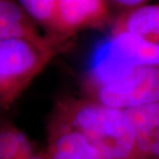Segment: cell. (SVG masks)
<instances>
[{"label":"cell","instance_id":"5","mask_svg":"<svg viewBox=\"0 0 159 159\" xmlns=\"http://www.w3.org/2000/svg\"><path fill=\"white\" fill-rule=\"evenodd\" d=\"M109 17V5L101 0H57L54 31L69 36L87 28L100 27Z\"/></svg>","mask_w":159,"mask_h":159},{"label":"cell","instance_id":"7","mask_svg":"<svg viewBox=\"0 0 159 159\" xmlns=\"http://www.w3.org/2000/svg\"><path fill=\"white\" fill-rule=\"evenodd\" d=\"M47 159H110L102 155L84 134L59 116L52 121Z\"/></svg>","mask_w":159,"mask_h":159},{"label":"cell","instance_id":"10","mask_svg":"<svg viewBox=\"0 0 159 159\" xmlns=\"http://www.w3.org/2000/svg\"><path fill=\"white\" fill-rule=\"evenodd\" d=\"M34 155L28 139L15 126L0 125V159H30Z\"/></svg>","mask_w":159,"mask_h":159},{"label":"cell","instance_id":"2","mask_svg":"<svg viewBox=\"0 0 159 159\" xmlns=\"http://www.w3.org/2000/svg\"><path fill=\"white\" fill-rule=\"evenodd\" d=\"M56 54L55 44L0 39V107H9Z\"/></svg>","mask_w":159,"mask_h":159},{"label":"cell","instance_id":"6","mask_svg":"<svg viewBox=\"0 0 159 159\" xmlns=\"http://www.w3.org/2000/svg\"><path fill=\"white\" fill-rule=\"evenodd\" d=\"M138 66L116 41L109 36L96 48L92 56L86 79V89L90 90L117 81Z\"/></svg>","mask_w":159,"mask_h":159},{"label":"cell","instance_id":"4","mask_svg":"<svg viewBox=\"0 0 159 159\" xmlns=\"http://www.w3.org/2000/svg\"><path fill=\"white\" fill-rule=\"evenodd\" d=\"M87 92L88 99L123 111L159 103V66H138L125 77Z\"/></svg>","mask_w":159,"mask_h":159},{"label":"cell","instance_id":"13","mask_svg":"<svg viewBox=\"0 0 159 159\" xmlns=\"http://www.w3.org/2000/svg\"><path fill=\"white\" fill-rule=\"evenodd\" d=\"M30 159H47V158H46V154H35L34 153V155Z\"/></svg>","mask_w":159,"mask_h":159},{"label":"cell","instance_id":"1","mask_svg":"<svg viewBox=\"0 0 159 159\" xmlns=\"http://www.w3.org/2000/svg\"><path fill=\"white\" fill-rule=\"evenodd\" d=\"M110 159H141L134 129L125 111L90 99H69L56 114Z\"/></svg>","mask_w":159,"mask_h":159},{"label":"cell","instance_id":"11","mask_svg":"<svg viewBox=\"0 0 159 159\" xmlns=\"http://www.w3.org/2000/svg\"><path fill=\"white\" fill-rule=\"evenodd\" d=\"M19 4L32 21L39 22L54 31L57 14V0H22Z\"/></svg>","mask_w":159,"mask_h":159},{"label":"cell","instance_id":"12","mask_svg":"<svg viewBox=\"0 0 159 159\" xmlns=\"http://www.w3.org/2000/svg\"><path fill=\"white\" fill-rule=\"evenodd\" d=\"M112 3H115L116 6L122 8V12L132 11L139 7V6L146 4V1H142V0H119V1H114Z\"/></svg>","mask_w":159,"mask_h":159},{"label":"cell","instance_id":"8","mask_svg":"<svg viewBox=\"0 0 159 159\" xmlns=\"http://www.w3.org/2000/svg\"><path fill=\"white\" fill-rule=\"evenodd\" d=\"M134 129L141 159H159V103L125 111Z\"/></svg>","mask_w":159,"mask_h":159},{"label":"cell","instance_id":"3","mask_svg":"<svg viewBox=\"0 0 159 159\" xmlns=\"http://www.w3.org/2000/svg\"><path fill=\"white\" fill-rule=\"evenodd\" d=\"M110 36L139 66H159V4L122 12Z\"/></svg>","mask_w":159,"mask_h":159},{"label":"cell","instance_id":"9","mask_svg":"<svg viewBox=\"0 0 159 159\" xmlns=\"http://www.w3.org/2000/svg\"><path fill=\"white\" fill-rule=\"evenodd\" d=\"M14 37L25 39L40 44L53 43L40 35L33 21L19 2L0 0V39Z\"/></svg>","mask_w":159,"mask_h":159}]
</instances>
